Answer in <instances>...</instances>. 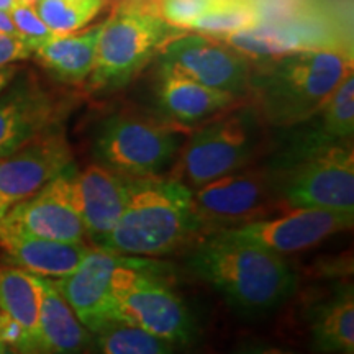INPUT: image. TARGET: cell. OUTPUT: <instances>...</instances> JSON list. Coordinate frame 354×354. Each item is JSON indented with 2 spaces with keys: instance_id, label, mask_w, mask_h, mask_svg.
<instances>
[{
  "instance_id": "obj_1",
  "label": "cell",
  "mask_w": 354,
  "mask_h": 354,
  "mask_svg": "<svg viewBox=\"0 0 354 354\" xmlns=\"http://www.w3.org/2000/svg\"><path fill=\"white\" fill-rule=\"evenodd\" d=\"M187 266L230 307L245 315L272 312L284 305L299 286L297 274L284 256L225 232L202 236Z\"/></svg>"
},
{
  "instance_id": "obj_2",
  "label": "cell",
  "mask_w": 354,
  "mask_h": 354,
  "mask_svg": "<svg viewBox=\"0 0 354 354\" xmlns=\"http://www.w3.org/2000/svg\"><path fill=\"white\" fill-rule=\"evenodd\" d=\"M251 61V105L261 122L282 130L315 115L353 74L346 50H299Z\"/></svg>"
},
{
  "instance_id": "obj_3",
  "label": "cell",
  "mask_w": 354,
  "mask_h": 354,
  "mask_svg": "<svg viewBox=\"0 0 354 354\" xmlns=\"http://www.w3.org/2000/svg\"><path fill=\"white\" fill-rule=\"evenodd\" d=\"M202 236L192 189L176 177H141L133 179L120 220L99 248L131 258H159Z\"/></svg>"
},
{
  "instance_id": "obj_4",
  "label": "cell",
  "mask_w": 354,
  "mask_h": 354,
  "mask_svg": "<svg viewBox=\"0 0 354 354\" xmlns=\"http://www.w3.org/2000/svg\"><path fill=\"white\" fill-rule=\"evenodd\" d=\"M174 30L145 0H122L104 20L88 87L113 92L128 86L174 37Z\"/></svg>"
},
{
  "instance_id": "obj_5",
  "label": "cell",
  "mask_w": 354,
  "mask_h": 354,
  "mask_svg": "<svg viewBox=\"0 0 354 354\" xmlns=\"http://www.w3.org/2000/svg\"><path fill=\"white\" fill-rule=\"evenodd\" d=\"M184 128L128 110L105 115L92 135L97 165L141 179L161 176L183 148Z\"/></svg>"
},
{
  "instance_id": "obj_6",
  "label": "cell",
  "mask_w": 354,
  "mask_h": 354,
  "mask_svg": "<svg viewBox=\"0 0 354 354\" xmlns=\"http://www.w3.org/2000/svg\"><path fill=\"white\" fill-rule=\"evenodd\" d=\"M259 123L253 105L203 123L180 148L176 179L196 190L246 167L258 149Z\"/></svg>"
},
{
  "instance_id": "obj_7",
  "label": "cell",
  "mask_w": 354,
  "mask_h": 354,
  "mask_svg": "<svg viewBox=\"0 0 354 354\" xmlns=\"http://www.w3.org/2000/svg\"><path fill=\"white\" fill-rule=\"evenodd\" d=\"M112 292L120 322L140 326L172 346H189L196 339V320L183 299L149 272V263L130 258L115 269Z\"/></svg>"
},
{
  "instance_id": "obj_8",
  "label": "cell",
  "mask_w": 354,
  "mask_h": 354,
  "mask_svg": "<svg viewBox=\"0 0 354 354\" xmlns=\"http://www.w3.org/2000/svg\"><path fill=\"white\" fill-rule=\"evenodd\" d=\"M277 198L287 209L354 214L353 141L331 146L294 165L271 171Z\"/></svg>"
},
{
  "instance_id": "obj_9",
  "label": "cell",
  "mask_w": 354,
  "mask_h": 354,
  "mask_svg": "<svg viewBox=\"0 0 354 354\" xmlns=\"http://www.w3.org/2000/svg\"><path fill=\"white\" fill-rule=\"evenodd\" d=\"M274 201L279 198L269 169L243 167L194 190L203 236L266 218Z\"/></svg>"
},
{
  "instance_id": "obj_10",
  "label": "cell",
  "mask_w": 354,
  "mask_h": 354,
  "mask_svg": "<svg viewBox=\"0 0 354 354\" xmlns=\"http://www.w3.org/2000/svg\"><path fill=\"white\" fill-rule=\"evenodd\" d=\"M159 63L238 100L248 95L253 61L223 39L194 32L177 35L161 48Z\"/></svg>"
},
{
  "instance_id": "obj_11",
  "label": "cell",
  "mask_w": 354,
  "mask_h": 354,
  "mask_svg": "<svg viewBox=\"0 0 354 354\" xmlns=\"http://www.w3.org/2000/svg\"><path fill=\"white\" fill-rule=\"evenodd\" d=\"M64 105L33 71H21L0 91V158L59 127Z\"/></svg>"
},
{
  "instance_id": "obj_12",
  "label": "cell",
  "mask_w": 354,
  "mask_h": 354,
  "mask_svg": "<svg viewBox=\"0 0 354 354\" xmlns=\"http://www.w3.org/2000/svg\"><path fill=\"white\" fill-rule=\"evenodd\" d=\"M69 167L33 197L8 209L0 227L64 243H87V233L76 202L74 174Z\"/></svg>"
},
{
  "instance_id": "obj_13",
  "label": "cell",
  "mask_w": 354,
  "mask_h": 354,
  "mask_svg": "<svg viewBox=\"0 0 354 354\" xmlns=\"http://www.w3.org/2000/svg\"><path fill=\"white\" fill-rule=\"evenodd\" d=\"M73 166V148L63 127L43 133L15 153L0 158V205L8 212Z\"/></svg>"
},
{
  "instance_id": "obj_14",
  "label": "cell",
  "mask_w": 354,
  "mask_h": 354,
  "mask_svg": "<svg viewBox=\"0 0 354 354\" xmlns=\"http://www.w3.org/2000/svg\"><path fill=\"white\" fill-rule=\"evenodd\" d=\"M284 215L266 216L240 227L220 230L286 256L310 250L336 233L353 227L354 214L317 209H289Z\"/></svg>"
},
{
  "instance_id": "obj_15",
  "label": "cell",
  "mask_w": 354,
  "mask_h": 354,
  "mask_svg": "<svg viewBox=\"0 0 354 354\" xmlns=\"http://www.w3.org/2000/svg\"><path fill=\"white\" fill-rule=\"evenodd\" d=\"M130 258L91 246L76 271L55 279L61 295L91 333L112 322H120L112 292V277L115 269Z\"/></svg>"
},
{
  "instance_id": "obj_16",
  "label": "cell",
  "mask_w": 354,
  "mask_h": 354,
  "mask_svg": "<svg viewBox=\"0 0 354 354\" xmlns=\"http://www.w3.org/2000/svg\"><path fill=\"white\" fill-rule=\"evenodd\" d=\"M287 143L279 149L268 169L277 171L312 156L331 146L353 141L354 135V74L344 79L331 99L315 115L299 125Z\"/></svg>"
},
{
  "instance_id": "obj_17",
  "label": "cell",
  "mask_w": 354,
  "mask_h": 354,
  "mask_svg": "<svg viewBox=\"0 0 354 354\" xmlns=\"http://www.w3.org/2000/svg\"><path fill=\"white\" fill-rule=\"evenodd\" d=\"M133 177L100 165H91L74 174L76 202L86 227L87 240L99 248L118 223L130 196Z\"/></svg>"
},
{
  "instance_id": "obj_18",
  "label": "cell",
  "mask_w": 354,
  "mask_h": 354,
  "mask_svg": "<svg viewBox=\"0 0 354 354\" xmlns=\"http://www.w3.org/2000/svg\"><path fill=\"white\" fill-rule=\"evenodd\" d=\"M154 100L162 120L179 128L210 120L238 102L236 97L202 86L165 63L158 64Z\"/></svg>"
},
{
  "instance_id": "obj_19",
  "label": "cell",
  "mask_w": 354,
  "mask_h": 354,
  "mask_svg": "<svg viewBox=\"0 0 354 354\" xmlns=\"http://www.w3.org/2000/svg\"><path fill=\"white\" fill-rule=\"evenodd\" d=\"M0 248L8 263L39 277L69 276L86 258L88 243H64L0 227Z\"/></svg>"
},
{
  "instance_id": "obj_20",
  "label": "cell",
  "mask_w": 354,
  "mask_h": 354,
  "mask_svg": "<svg viewBox=\"0 0 354 354\" xmlns=\"http://www.w3.org/2000/svg\"><path fill=\"white\" fill-rule=\"evenodd\" d=\"M39 281L38 354H87L92 346V333L61 295L55 279L39 277Z\"/></svg>"
},
{
  "instance_id": "obj_21",
  "label": "cell",
  "mask_w": 354,
  "mask_h": 354,
  "mask_svg": "<svg viewBox=\"0 0 354 354\" xmlns=\"http://www.w3.org/2000/svg\"><path fill=\"white\" fill-rule=\"evenodd\" d=\"M104 20L79 32L56 35L35 48V61L56 81L79 86L88 81L94 69Z\"/></svg>"
},
{
  "instance_id": "obj_22",
  "label": "cell",
  "mask_w": 354,
  "mask_h": 354,
  "mask_svg": "<svg viewBox=\"0 0 354 354\" xmlns=\"http://www.w3.org/2000/svg\"><path fill=\"white\" fill-rule=\"evenodd\" d=\"M310 333L315 351L354 354V292L351 282L335 287L310 312Z\"/></svg>"
},
{
  "instance_id": "obj_23",
  "label": "cell",
  "mask_w": 354,
  "mask_h": 354,
  "mask_svg": "<svg viewBox=\"0 0 354 354\" xmlns=\"http://www.w3.org/2000/svg\"><path fill=\"white\" fill-rule=\"evenodd\" d=\"M41 281L12 264H0V313L25 335L32 354H38Z\"/></svg>"
},
{
  "instance_id": "obj_24",
  "label": "cell",
  "mask_w": 354,
  "mask_h": 354,
  "mask_svg": "<svg viewBox=\"0 0 354 354\" xmlns=\"http://www.w3.org/2000/svg\"><path fill=\"white\" fill-rule=\"evenodd\" d=\"M263 20L258 0H216L210 10L190 25L189 32L228 38L256 28Z\"/></svg>"
},
{
  "instance_id": "obj_25",
  "label": "cell",
  "mask_w": 354,
  "mask_h": 354,
  "mask_svg": "<svg viewBox=\"0 0 354 354\" xmlns=\"http://www.w3.org/2000/svg\"><path fill=\"white\" fill-rule=\"evenodd\" d=\"M97 354H176L166 339L127 322H112L92 333Z\"/></svg>"
},
{
  "instance_id": "obj_26",
  "label": "cell",
  "mask_w": 354,
  "mask_h": 354,
  "mask_svg": "<svg viewBox=\"0 0 354 354\" xmlns=\"http://www.w3.org/2000/svg\"><path fill=\"white\" fill-rule=\"evenodd\" d=\"M107 0H37L35 10L56 35L86 28L104 10Z\"/></svg>"
},
{
  "instance_id": "obj_27",
  "label": "cell",
  "mask_w": 354,
  "mask_h": 354,
  "mask_svg": "<svg viewBox=\"0 0 354 354\" xmlns=\"http://www.w3.org/2000/svg\"><path fill=\"white\" fill-rule=\"evenodd\" d=\"M10 17L15 25L17 32L25 41L30 43V46L38 48L39 44L50 41L51 38L56 37V33L41 20L38 12L35 10L33 6L30 3H20L10 12Z\"/></svg>"
},
{
  "instance_id": "obj_28",
  "label": "cell",
  "mask_w": 354,
  "mask_h": 354,
  "mask_svg": "<svg viewBox=\"0 0 354 354\" xmlns=\"http://www.w3.org/2000/svg\"><path fill=\"white\" fill-rule=\"evenodd\" d=\"M215 3L216 0H162L159 13L174 28L189 30L190 25Z\"/></svg>"
},
{
  "instance_id": "obj_29",
  "label": "cell",
  "mask_w": 354,
  "mask_h": 354,
  "mask_svg": "<svg viewBox=\"0 0 354 354\" xmlns=\"http://www.w3.org/2000/svg\"><path fill=\"white\" fill-rule=\"evenodd\" d=\"M33 56V48L19 35L0 33V68L17 64Z\"/></svg>"
},
{
  "instance_id": "obj_30",
  "label": "cell",
  "mask_w": 354,
  "mask_h": 354,
  "mask_svg": "<svg viewBox=\"0 0 354 354\" xmlns=\"http://www.w3.org/2000/svg\"><path fill=\"white\" fill-rule=\"evenodd\" d=\"M236 354H304V353L289 351V349L274 348V346H251V348L241 349V351Z\"/></svg>"
},
{
  "instance_id": "obj_31",
  "label": "cell",
  "mask_w": 354,
  "mask_h": 354,
  "mask_svg": "<svg viewBox=\"0 0 354 354\" xmlns=\"http://www.w3.org/2000/svg\"><path fill=\"white\" fill-rule=\"evenodd\" d=\"M0 33H6V35H19L17 32L15 25H13V20L10 17V13L0 10ZM20 37V35H19Z\"/></svg>"
},
{
  "instance_id": "obj_32",
  "label": "cell",
  "mask_w": 354,
  "mask_h": 354,
  "mask_svg": "<svg viewBox=\"0 0 354 354\" xmlns=\"http://www.w3.org/2000/svg\"><path fill=\"white\" fill-rule=\"evenodd\" d=\"M19 69L20 68L17 64H10V66H6V68H0V91H2V88L12 81L13 76L19 73Z\"/></svg>"
},
{
  "instance_id": "obj_33",
  "label": "cell",
  "mask_w": 354,
  "mask_h": 354,
  "mask_svg": "<svg viewBox=\"0 0 354 354\" xmlns=\"http://www.w3.org/2000/svg\"><path fill=\"white\" fill-rule=\"evenodd\" d=\"M21 0H0V10L10 13L17 6H20Z\"/></svg>"
},
{
  "instance_id": "obj_34",
  "label": "cell",
  "mask_w": 354,
  "mask_h": 354,
  "mask_svg": "<svg viewBox=\"0 0 354 354\" xmlns=\"http://www.w3.org/2000/svg\"><path fill=\"white\" fill-rule=\"evenodd\" d=\"M0 354H17L15 351L10 346H7V344L0 343Z\"/></svg>"
},
{
  "instance_id": "obj_35",
  "label": "cell",
  "mask_w": 354,
  "mask_h": 354,
  "mask_svg": "<svg viewBox=\"0 0 354 354\" xmlns=\"http://www.w3.org/2000/svg\"><path fill=\"white\" fill-rule=\"evenodd\" d=\"M35 2H37V0H21V3H30V6H33Z\"/></svg>"
},
{
  "instance_id": "obj_36",
  "label": "cell",
  "mask_w": 354,
  "mask_h": 354,
  "mask_svg": "<svg viewBox=\"0 0 354 354\" xmlns=\"http://www.w3.org/2000/svg\"><path fill=\"white\" fill-rule=\"evenodd\" d=\"M6 214H7V212L2 209V205H0V218H2V216H3V215H6Z\"/></svg>"
}]
</instances>
